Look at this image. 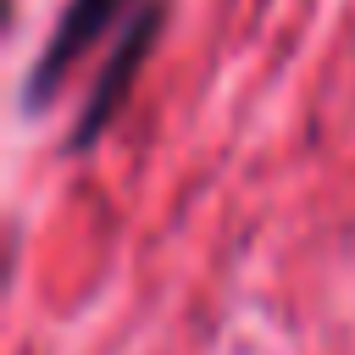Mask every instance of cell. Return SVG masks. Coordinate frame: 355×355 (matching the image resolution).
<instances>
[{
    "mask_svg": "<svg viewBox=\"0 0 355 355\" xmlns=\"http://www.w3.org/2000/svg\"><path fill=\"white\" fill-rule=\"evenodd\" d=\"M139 0H67L61 6V17H55V28H50V39H44V50L33 55V67H28V83H22V100L28 105H44L61 83H67V72L116 28V17L122 11H133Z\"/></svg>",
    "mask_w": 355,
    "mask_h": 355,
    "instance_id": "cell-2",
    "label": "cell"
},
{
    "mask_svg": "<svg viewBox=\"0 0 355 355\" xmlns=\"http://www.w3.org/2000/svg\"><path fill=\"white\" fill-rule=\"evenodd\" d=\"M161 22H166V0H144V6L133 11V22L122 28L116 50L105 55V67H100L94 83H89V100H83V111H78V122H72L67 150H89V144L105 133V122L122 111V100H128V89H133L139 67L150 61V50H155V39H161Z\"/></svg>",
    "mask_w": 355,
    "mask_h": 355,
    "instance_id": "cell-1",
    "label": "cell"
}]
</instances>
